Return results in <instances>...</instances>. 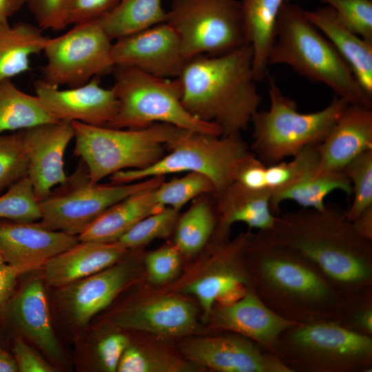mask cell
<instances>
[{
	"label": "cell",
	"instance_id": "obj_4",
	"mask_svg": "<svg viewBox=\"0 0 372 372\" xmlns=\"http://www.w3.org/2000/svg\"><path fill=\"white\" fill-rule=\"evenodd\" d=\"M304 11L289 0L283 5L268 56L269 66L287 65L309 80L325 84L348 104L372 108V98L330 41L307 18Z\"/></svg>",
	"mask_w": 372,
	"mask_h": 372
},
{
	"label": "cell",
	"instance_id": "obj_49",
	"mask_svg": "<svg viewBox=\"0 0 372 372\" xmlns=\"http://www.w3.org/2000/svg\"><path fill=\"white\" fill-rule=\"evenodd\" d=\"M351 222L359 236L372 241V206L365 209Z\"/></svg>",
	"mask_w": 372,
	"mask_h": 372
},
{
	"label": "cell",
	"instance_id": "obj_3",
	"mask_svg": "<svg viewBox=\"0 0 372 372\" xmlns=\"http://www.w3.org/2000/svg\"><path fill=\"white\" fill-rule=\"evenodd\" d=\"M247 260L254 291L278 315L296 324L333 321L341 296L307 261L254 236Z\"/></svg>",
	"mask_w": 372,
	"mask_h": 372
},
{
	"label": "cell",
	"instance_id": "obj_40",
	"mask_svg": "<svg viewBox=\"0 0 372 372\" xmlns=\"http://www.w3.org/2000/svg\"><path fill=\"white\" fill-rule=\"evenodd\" d=\"M333 321L353 332L372 337V287L342 296Z\"/></svg>",
	"mask_w": 372,
	"mask_h": 372
},
{
	"label": "cell",
	"instance_id": "obj_27",
	"mask_svg": "<svg viewBox=\"0 0 372 372\" xmlns=\"http://www.w3.org/2000/svg\"><path fill=\"white\" fill-rule=\"evenodd\" d=\"M155 189L135 193L112 205L84 229L79 240L115 242L141 219L164 208L156 201Z\"/></svg>",
	"mask_w": 372,
	"mask_h": 372
},
{
	"label": "cell",
	"instance_id": "obj_31",
	"mask_svg": "<svg viewBox=\"0 0 372 372\" xmlns=\"http://www.w3.org/2000/svg\"><path fill=\"white\" fill-rule=\"evenodd\" d=\"M335 190L352 194L351 184L343 171L317 176L307 175L297 183L271 192L270 207L272 213L280 215V205L285 200H293L304 208L322 209L325 198Z\"/></svg>",
	"mask_w": 372,
	"mask_h": 372
},
{
	"label": "cell",
	"instance_id": "obj_17",
	"mask_svg": "<svg viewBox=\"0 0 372 372\" xmlns=\"http://www.w3.org/2000/svg\"><path fill=\"white\" fill-rule=\"evenodd\" d=\"M112 56L115 65L166 79L178 78L187 61L178 34L167 23L116 40Z\"/></svg>",
	"mask_w": 372,
	"mask_h": 372
},
{
	"label": "cell",
	"instance_id": "obj_44",
	"mask_svg": "<svg viewBox=\"0 0 372 372\" xmlns=\"http://www.w3.org/2000/svg\"><path fill=\"white\" fill-rule=\"evenodd\" d=\"M145 263L149 280L154 284H163L178 274L180 253L175 245L164 246L149 253Z\"/></svg>",
	"mask_w": 372,
	"mask_h": 372
},
{
	"label": "cell",
	"instance_id": "obj_6",
	"mask_svg": "<svg viewBox=\"0 0 372 372\" xmlns=\"http://www.w3.org/2000/svg\"><path fill=\"white\" fill-rule=\"evenodd\" d=\"M268 110L253 115L251 150L266 165L293 156L304 147L321 143L348 103L335 96L321 110L301 113L297 103L285 96L273 78L269 77Z\"/></svg>",
	"mask_w": 372,
	"mask_h": 372
},
{
	"label": "cell",
	"instance_id": "obj_16",
	"mask_svg": "<svg viewBox=\"0 0 372 372\" xmlns=\"http://www.w3.org/2000/svg\"><path fill=\"white\" fill-rule=\"evenodd\" d=\"M106 321L123 330L166 336L189 335L200 329L194 305L170 295L125 303L114 309Z\"/></svg>",
	"mask_w": 372,
	"mask_h": 372
},
{
	"label": "cell",
	"instance_id": "obj_50",
	"mask_svg": "<svg viewBox=\"0 0 372 372\" xmlns=\"http://www.w3.org/2000/svg\"><path fill=\"white\" fill-rule=\"evenodd\" d=\"M25 4V0H0V25L9 24L8 19Z\"/></svg>",
	"mask_w": 372,
	"mask_h": 372
},
{
	"label": "cell",
	"instance_id": "obj_21",
	"mask_svg": "<svg viewBox=\"0 0 372 372\" xmlns=\"http://www.w3.org/2000/svg\"><path fill=\"white\" fill-rule=\"evenodd\" d=\"M208 320L214 329L249 338L273 353L280 335L296 324L269 309L254 288L234 302L215 305Z\"/></svg>",
	"mask_w": 372,
	"mask_h": 372
},
{
	"label": "cell",
	"instance_id": "obj_12",
	"mask_svg": "<svg viewBox=\"0 0 372 372\" xmlns=\"http://www.w3.org/2000/svg\"><path fill=\"white\" fill-rule=\"evenodd\" d=\"M112 43L97 21L77 23L69 31L49 38L43 52L42 79L75 87L95 76L113 72Z\"/></svg>",
	"mask_w": 372,
	"mask_h": 372
},
{
	"label": "cell",
	"instance_id": "obj_33",
	"mask_svg": "<svg viewBox=\"0 0 372 372\" xmlns=\"http://www.w3.org/2000/svg\"><path fill=\"white\" fill-rule=\"evenodd\" d=\"M56 121L36 95L22 92L10 79L0 81V135Z\"/></svg>",
	"mask_w": 372,
	"mask_h": 372
},
{
	"label": "cell",
	"instance_id": "obj_19",
	"mask_svg": "<svg viewBox=\"0 0 372 372\" xmlns=\"http://www.w3.org/2000/svg\"><path fill=\"white\" fill-rule=\"evenodd\" d=\"M29 165L28 176L38 201L65 181V149L74 137L71 122L56 121L22 130Z\"/></svg>",
	"mask_w": 372,
	"mask_h": 372
},
{
	"label": "cell",
	"instance_id": "obj_18",
	"mask_svg": "<svg viewBox=\"0 0 372 372\" xmlns=\"http://www.w3.org/2000/svg\"><path fill=\"white\" fill-rule=\"evenodd\" d=\"M100 78L95 76L83 85L65 90L41 79L34 82V89L44 108L56 121L107 126L118 112V102L112 87L101 86Z\"/></svg>",
	"mask_w": 372,
	"mask_h": 372
},
{
	"label": "cell",
	"instance_id": "obj_25",
	"mask_svg": "<svg viewBox=\"0 0 372 372\" xmlns=\"http://www.w3.org/2000/svg\"><path fill=\"white\" fill-rule=\"evenodd\" d=\"M271 194L269 190L251 189L237 181L215 194L217 222L214 242L229 240L230 229L236 223L259 231L271 228L277 216L271 210Z\"/></svg>",
	"mask_w": 372,
	"mask_h": 372
},
{
	"label": "cell",
	"instance_id": "obj_41",
	"mask_svg": "<svg viewBox=\"0 0 372 372\" xmlns=\"http://www.w3.org/2000/svg\"><path fill=\"white\" fill-rule=\"evenodd\" d=\"M352 187L353 200L347 210L353 221L361 212L372 206V149L365 151L350 161L343 169Z\"/></svg>",
	"mask_w": 372,
	"mask_h": 372
},
{
	"label": "cell",
	"instance_id": "obj_7",
	"mask_svg": "<svg viewBox=\"0 0 372 372\" xmlns=\"http://www.w3.org/2000/svg\"><path fill=\"white\" fill-rule=\"evenodd\" d=\"M273 353L291 372L372 371V337L331 320L292 325L280 335Z\"/></svg>",
	"mask_w": 372,
	"mask_h": 372
},
{
	"label": "cell",
	"instance_id": "obj_46",
	"mask_svg": "<svg viewBox=\"0 0 372 372\" xmlns=\"http://www.w3.org/2000/svg\"><path fill=\"white\" fill-rule=\"evenodd\" d=\"M120 0H67V25L97 21L112 10Z\"/></svg>",
	"mask_w": 372,
	"mask_h": 372
},
{
	"label": "cell",
	"instance_id": "obj_30",
	"mask_svg": "<svg viewBox=\"0 0 372 372\" xmlns=\"http://www.w3.org/2000/svg\"><path fill=\"white\" fill-rule=\"evenodd\" d=\"M48 39L29 23L0 25V81L30 70V58L43 51Z\"/></svg>",
	"mask_w": 372,
	"mask_h": 372
},
{
	"label": "cell",
	"instance_id": "obj_20",
	"mask_svg": "<svg viewBox=\"0 0 372 372\" xmlns=\"http://www.w3.org/2000/svg\"><path fill=\"white\" fill-rule=\"evenodd\" d=\"M79 241L76 236L45 229L38 222L0 218V256L23 273L41 269L50 258Z\"/></svg>",
	"mask_w": 372,
	"mask_h": 372
},
{
	"label": "cell",
	"instance_id": "obj_28",
	"mask_svg": "<svg viewBox=\"0 0 372 372\" xmlns=\"http://www.w3.org/2000/svg\"><path fill=\"white\" fill-rule=\"evenodd\" d=\"M101 325L90 329L85 327L79 331L75 350L79 371H116L130 340L110 322Z\"/></svg>",
	"mask_w": 372,
	"mask_h": 372
},
{
	"label": "cell",
	"instance_id": "obj_32",
	"mask_svg": "<svg viewBox=\"0 0 372 372\" xmlns=\"http://www.w3.org/2000/svg\"><path fill=\"white\" fill-rule=\"evenodd\" d=\"M163 0H120L109 13L97 20L112 40L137 33L165 23L167 12Z\"/></svg>",
	"mask_w": 372,
	"mask_h": 372
},
{
	"label": "cell",
	"instance_id": "obj_51",
	"mask_svg": "<svg viewBox=\"0 0 372 372\" xmlns=\"http://www.w3.org/2000/svg\"><path fill=\"white\" fill-rule=\"evenodd\" d=\"M18 366L13 355L5 351L0 352V372H17Z\"/></svg>",
	"mask_w": 372,
	"mask_h": 372
},
{
	"label": "cell",
	"instance_id": "obj_36",
	"mask_svg": "<svg viewBox=\"0 0 372 372\" xmlns=\"http://www.w3.org/2000/svg\"><path fill=\"white\" fill-rule=\"evenodd\" d=\"M318 165V145L305 147L293 156V159L289 162L282 161L265 166V188L273 192L289 187L307 175L316 173Z\"/></svg>",
	"mask_w": 372,
	"mask_h": 372
},
{
	"label": "cell",
	"instance_id": "obj_42",
	"mask_svg": "<svg viewBox=\"0 0 372 372\" xmlns=\"http://www.w3.org/2000/svg\"><path fill=\"white\" fill-rule=\"evenodd\" d=\"M28 165L21 130L0 135V194L28 176Z\"/></svg>",
	"mask_w": 372,
	"mask_h": 372
},
{
	"label": "cell",
	"instance_id": "obj_13",
	"mask_svg": "<svg viewBox=\"0 0 372 372\" xmlns=\"http://www.w3.org/2000/svg\"><path fill=\"white\" fill-rule=\"evenodd\" d=\"M127 256L98 273L55 288L53 309L63 327L78 331L87 327L134 280L136 265Z\"/></svg>",
	"mask_w": 372,
	"mask_h": 372
},
{
	"label": "cell",
	"instance_id": "obj_1",
	"mask_svg": "<svg viewBox=\"0 0 372 372\" xmlns=\"http://www.w3.org/2000/svg\"><path fill=\"white\" fill-rule=\"evenodd\" d=\"M254 238L307 261L341 297L372 287V241L355 232L347 210L336 204L287 211Z\"/></svg>",
	"mask_w": 372,
	"mask_h": 372
},
{
	"label": "cell",
	"instance_id": "obj_8",
	"mask_svg": "<svg viewBox=\"0 0 372 372\" xmlns=\"http://www.w3.org/2000/svg\"><path fill=\"white\" fill-rule=\"evenodd\" d=\"M112 73V88L118 108L107 127L142 129L155 123H167L184 130L223 135L218 125L196 118L185 108L178 78H161L125 65H115Z\"/></svg>",
	"mask_w": 372,
	"mask_h": 372
},
{
	"label": "cell",
	"instance_id": "obj_11",
	"mask_svg": "<svg viewBox=\"0 0 372 372\" xmlns=\"http://www.w3.org/2000/svg\"><path fill=\"white\" fill-rule=\"evenodd\" d=\"M165 23L178 34L187 61L249 44L237 0H172Z\"/></svg>",
	"mask_w": 372,
	"mask_h": 372
},
{
	"label": "cell",
	"instance_id": "obj_5",
	"mask_svg": "<svg viewBox=\"0 0 372 372\" xmlns=\"http://www.w3.org/2000/svg\"><path fill=\"white\" fill-rule=\"evenodd\" d=\"M75 144L73 154L85 164L91 183H97L115 172L147 167L166 154L183 133L167 123L142 129H117L71 122Z\"/></svg>",
	"mask_w": 372,
	"mask_h": 372
},
{
	"label": "cell",
	"instance_id": "obj_2",
	"mask_svg": "<svg viewBox=\"0 0 372 372\" xmlns=\"http://www.w3.org/2000/svg\"><path fill=\"white\" fill-rule=\"evenodd\" d=\"M178 78L185 108L196 118L218 125L223 135L245 130L261 103L249 44L220 55L194 56Z\"/></svg>",
	"mask_w": 372,
	"mask_h": 372
},
{
	"label": "cell",
	"instance_id": "obj_22",
	"mask_svg": "<svg viewBox=\"0 0 372 372\" xmlns=\"http://www.w3.org/2000/svg\"><path fill=\"white\" fill-rule=\"evenodd\" d=\"M1 311L9 316L23 338L54 362H63V352L54 332L45 283L41 276L32 278L14 293Z\"/></svg>",
	"mask_w": 372,
	"mask_h": 372
},
{
	"label": "cell",
	"instance_id": "obj_45",
	"mask_svg": "<svg viewBox=\"0 0 372 372\" xmlns=\"http://www.w3.org/2000/svg\"><path fill=\"white\" fill-rule=\"evenodd\" d=\"M25 1L37 25L41 29L61 31L68 26L65 17L67 0Z\"/></svg>",
	"mask_w": 372,
	"mask_h": 372
},
{
	"label": "cell",
	"instance_id": "obj_14",
	"mask_svg": "<svg viewBox=\"0 0 372 372\" xmlns=\"http://www.w3.org/2000/svg\"><path fill=\"white\" fill-rule=\"evenodd\" d=\"M254 236L247 231L232 240L214 242L209 267L185 287V293L198 299L205 319L215 305L234 302L253 289L247 250Z\"/></svg>",
	"mask_w": 372,
	"mask_h": 372
},
{
	"label": "cell",
	"instance_id": "obj_34",
	"mask_svg": "<svg viewBox=\"0 0 372 372\" xmlns=\"http://www.w3.org/2000/svg\"><path fill=\"white\" fill-rule=\"evenodd\" d=\"M216 222V210L209 200L201 196L196 199L175 227L174 245L180 254L192 256L205 247L214 235Z\"/></svg>",
	"mask_w": 372,
	"mask_h": 372
},
{
	"label": "cell",
	"instance_id": "obj_10",
	"mask_svg": "<svg viewBox=\"0 0 372 372\" xmlns=\"http://www.w3.org/2000/svg\"><path fill=\"white\" fill-rule=\"evenodd\" d=\"M165 176H155L126 184L90 182L87 168L79 158L65 181L39 201L43 227L78 236L105 209L142 191L156 188Z\"/></svg>",
	"mask_w": 372,
	"mask_h": 372
},
{
	"label": "cell",
	"instance_id": "obj_29",
	"mask_svg": "<svg viewBox=\"0 0 372 372\" xmlns=\"http://www.w3.org/2000/svg\"><path fill=\"white\" fill-rule=\"evenodd\" d=\"M289 0H242V14L247 43L253 51L256 82L267 75L268 56L273 45L280 12Z\"/></svg>",
	"mask_w": 372,
	"mask_h": 372
},
{
	"label": "cell",
	"instance_id": "obj_48",
	"mask_svg": "<svg viewBox=\"0 0 372 372\" xmlns=\"http://www.w3.org/2000/svg\"><path fill=\"white\" fill-rule=\"evenodd\" d=\"M22 274L13 266L6 262L0 264V312L14 295L18 278Z\"/></svg>",
	"mask_w": 372,
	"mask_h": 372
},
{
	"label": "cell",
	"instance_id": "obj_9",
	"mask_svg": "<svg viewBox=\"0 0 372 372\" xmlns=\"http://www.w3.org/2000/svg\"><path fill=\"white\" fill-rule=\"evenodd\" d=\"M254 155L240 133L216 136L184 130L168 147V154L141 169L114 173L112 183H131L155 176L180 172H197L206 176L214 187V196L236 180L243 163Z\"/></svg>",
	"mask_w": 372,
	"mask_h": 372
},
{
	"label": "cell",
	"instance_id": "obj_38",
	"mask_svg": "<svg viewBox=\"0 0 372 372\" xmlns=\"http://www.w3.org/2000/svg\"><path fill=\"white\" fill-rule=\"evenodd\" d=\"M179 212L171 207H164L141 219L115 242L130 250L155 239L166 238L175 229Z\"/></svg>",
	"mask_w": 372,
	"mask_h": 372
},
{
	"label": "cell",
	"instance_id": "obj_35",
	"mask_svg": "<svg viewBox=\"0 0 372 372\" xmlns=\"http://www.w3.org/2000/svg\"><path fill=\"white\" fill-rule=\"evenodd\" d=\"M196 364L156 347L131 342L118 364V372H183L196 369Z\"/></svg>",
	"mask_w": 372,
	"mask_h": 372
},
{
	"label": "cell",
	"instance_id": "obj_43",
	"mask_svg": "<svg viewBox=\"0 0 372 372\" xmlns=\"http://www.w3.org/2000/svg\"><path fill=\"white\" fill-rule=\"evenodd\" d=\"M333 8L343 23L362 38L372 41L371 0H320Z\"/></svg>",
	"mask_w": 372,
	"mask_h": 372
},
{
	"label": "cell",
	"instance_id": "obj_24",
	"mask_svg": "<svg viewBox=\"0 0 372 372\" xmlns=\"http://www.w3.org/2000/svg\"><path fill=\"white\" fill-rule=\"evenodd\" d=\"M130 250L116 242L79 240L41 267L45 283L57 288L98 273L125 257Z\"/></svg>",
	"mask_w": 372,
	"mask_h": 372
},
{
	"label": "cell",
	"instance_id": "obj_47",
	"mask_svg": "<svg viewBox=\"0 0 372 372\" xmlns=\"http://www.w3.org/2000/svg\"><path fill=\"white\" fill-rule=\"evenodd\" d=\"M12 355L20 372H56L59 369L43 358L21 335L12 342Z\"/></svg>",
	"mask_w": 372,
	"mask_h": 372
},
{
	"label": "cell",
	"instance_id": "obj_15",
	"mask_svg": "<svg viewBox=\"0 0 372 372\" xmlns=\"http://www.w3.org/2000/svg\"><path fill=\"white\" fill-rule=\"evenodd\" d=\"M180 349L185 359L215 371L291 372L274 353L231 331L187 339Z\"/></svg>",
	"mask_w": 372,
	"mask_h": 372
},
{
	"label": "cell",
	"instance_id": "obj_37",
	"mask_svg": "<svg viewBox=\"0 0 372 372\" xmlns=\"http://www.w3.org/2000/svg\"><path fill=\"white\" fill-rule=\"evenodd\" d=\"M158 204L180 211L191 200L205 194H214V187L206 176L188 172L169 181L163 180L154 191Z\"/></svg>",
	"mask_w": 372,
	"mask_h": 372
},
{
	"label": "cell",
	"instance_id": "obj_53",
	"mask_svg": "<svg viewBox=\"0 0 372 372\" xmlns=\"http://www.w3.org/2000/svg\"><path fill=\"white\" fill-rule=\"evenodd\" d=\"M3 350L1 348V346H0V352H1Z\"/></svg>",
	"mask_w": 372,
	"mask_h": 372
},
{
	"label": "cell",
	"instance_id": "obj_26",
	"mask_svg": "<svg viewBox=\"0 0 372 372\" xmlns=\"http://www.w3.org/2000/svg\"><path fill=\"white\" fill-rule=\"evenodd\" d=\"M304 13L347 61L364 92L372 98V41L350 30L328 6Z\"/></svg>",
	"mask_w": 372,
	"mask_h": 372
},
{
	"label": "cell",
	"instance_id": "obj_39",
	"mask_svg": "<svg viewBox=\"0 0 372 372\" xmlns=\"http://www.w3.org/2000/svg\"><path fill=\"white\" fill-rule=\"evenodd\" d=\"M41 213L32 185L28 176L0 195V218L22 223L40 220Z\"/></svg>",
	"mask_w": 372,
	"mask_h": 372
},
{
	"label": "cell",
	"instance_id": "obj_23",
	"mask_svg": "<svg viewBox=\"0 0 372 372\" xmlns=\"http://www.w3.org/2000/svg\"><path fill=\"white\" fill-rule=\"evenodd\" d=\"M372 108L348 104L323 141L318 145L316 175L343 171L362 152L372 149Z\"/></svg>",
	"mask_w": 372,
	"mask_h": 372
},
{
	"label": "cell",
	"instance_id": "obj_52",
	"mask_svg": "<svg viewBox=\"0 0 372 372\" xmlns=\"http://www.w3.org/2000/svg\"><path fill=\"white\" fill-rule=\"evenodd\" d=\"M3 262H5L4 260H3V258H1V256H0V264L1 263H3Z\"/></svg>",
	"mask_w": 372,
	"mask_h": 372
}]
</instances>
